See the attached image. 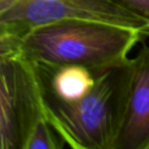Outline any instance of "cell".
Masks as SVG:
<instances>
[{"label": "cell", "mask_w": 149, "mask_h": 149, "mask_svg": "<svg viewBox=\"0 0 149 149\" xmlns=\"http://www.w3.org/2000/svg\"><path fill=\"white\" fill-rule=\"evenodd\" d=\"M143 35L90 19H63L34 28L21 39L0 38V54H17L34 64L80 65L94 72L128 59Z\"/></svg>", "instance_id": "1"}, {"label": "cell", "mask_w": 149, "mask_h": 149, "mask_svg": "<svg viewBox=\"0 0 149 149\" xmlns=\"http://www.w3.org/2000/svg\"><path fill=\"white\" fill-rule=\"evenodd\" d=\"M149 25V0H111Z\"/></svg>", "instance_id": "8"}, {"label": "cell", "mask_w": 149, "mask_h": 149, "mask_svg": "<svg viewBox=\"0 0 149 149\" xmlns=\"http://www.w3.org/2000/svg\"><path fill=\"white\" fill-rule=\"evenodd\" d=\"M64 145L66 144L63 139L44 116L32 130L25 149H61Z\"/></svg>", "instance_id": "7"}, {"label": "cell", "mask_w": 149, "mask_h": 149, "mask_svg": "<svg viewBox=\"0 0 149 149\" xmlns=\"http://www.w3.org/2000/svg\"><path fill=\"white\" fill-rule=\"evenodd\" d=\"M33 65L42 93L61 101L70 102L80 99L95 84L96 72L84 66H46L34 63Z\"/></svg>", "instance_id": "6"}, {"label": "cell", "mask_w": 149, "mask_h": 149, "mask_svg": "<svg viewBox=\"0 0 149 149\" xmlns=\"http://www.w3.org/2000/svg\"><path fill=\"white\" fill-rule=\"evenodd\" d=\"M90 19L127 27L149 37V25L111 0H15L0 8V38L17 40L45 24Z\"/></svg>", "instance_id": "3"}, {"label": "cell", "mask_w": 149, "mask_h": 149, "mask_svg": "<svg viewBox=\"0 0 149 149\" xmlns=\"http://www.w3.org/2000/svg\"><path fill=\"white\" fill-rule=\"evenodd\" d=\"M44 116L33 63L17 54H0L1 149H25L32 130Z\"/></svg>", "instance_id": "4"}, {"label": "cell", "mask_w": 149, "mask_h": 149, "mask_svg": "<svg viewBox=\"0 0 149 149\" xmlns=\"http://www.w3.org/2000/svg\"><path fill=\"white\" fill-rule=\"evenodd\" d=\"M131 58L96 72L93 88L76 101L41 92L45 116L68 146L113 149L128 99Z\"/></svg>", "instance_id": "2"}, {"label": "cell", "mask_w": 149, "mask_h": 149, "mask_svg": "<svg viewBox=\"0 0 149 149\" xmlns=\"http://www.w3.org/2000/svg\"><path fill=\"white\" fill-rule=\"evenodd\" d=\"M130 61L126 111L113 149H149V46Z\"/></svg>", "instance_id": "5"}]
</instances>
